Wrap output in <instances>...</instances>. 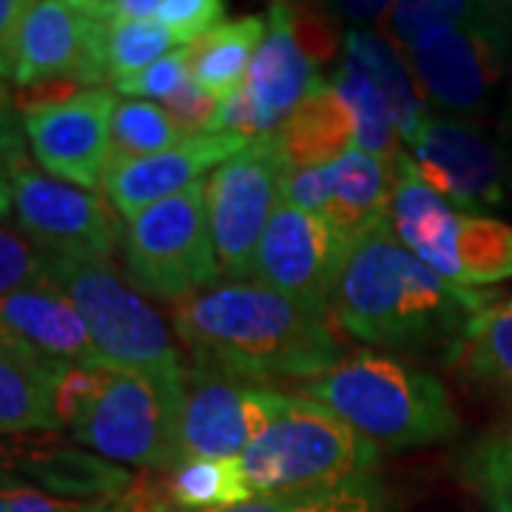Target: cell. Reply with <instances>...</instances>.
<instances>
[{"instance_id":"obj_27","label":"cell","mask_w":512,"mask_h":512,"mask_svg":"<svg viewBox=\"0 0 512 512\" xmlns=\"http://www.w3.org/2000/svg\"><path fill=\"white\" fill-rule=\"evenodd\" d=\"M168 495L177 507L194 512L228 510L251 501L248 481L234 461H200L188 458L168 478Z\"/></svg>"},{"instance_id":"obj_1","label":"cell","mask_w":512,"mask_h":512,"mask_svg":"<svg viewBox=\"0 0 512 512\" xmlns=\"http://www.w3.org/2000/svg\"><path fill=\"white\" fill-rule=\"evenodd\" d=\"M333 313L259 282H222L185 299L174 330L194 367H211L245 382L276 376L316 379L345 356Z\"/></svg>"},{"instance_id":"obj_4","label":"cell","mask_w":512,"mask_h":512,"mask_svg":"<svg viewBox=\"0 0 512 512\" xmlns=\"http://www.w3.org/2000/svg\"><path fill=\"white\" fill-rule=\"evenodd\" d=\"M379 450L325 404L279 393L271 421L237 458L251 495L305 493L370 476Z\"/></svg>"},{"instance_id":"obj_34","label":"cell","mask_w":512,"mask_h":512,"mask_svg":"<svg viewBox=\"0 0 512 512\" xmlns=\"http://www.w3.org/2000/svg\"><path fill=\"white\" fill-rule=\"evenodd\" d=\"M191 80V49L180 46L174 52L160 57L157 63H151L146 72L131 77L128 83H120L117 92L137 100H168L171 94H177L185 83Z\"/></svg>"},{"instance_id":"obj_24","label":"cell","mask_w":512,"mask_h":512,"mask_svg":"<svg viewBox=\"0 0 512 512\" xmlns=\"http://www.w3.org/2000/svg\"><path fill=\"white\" fill-rule=\"evenodd\" d=\"M268 20L259 15L222 20L211 32L188 43L191 80L214 100H228L245 86L256 49L265 37Z\"/></svg>"},{"instance_id":"obj_8","label":"cell","mask_w":512,"mask_h":512,"mask_svg":"<svg viewBox=\"0 0 512 512\" xmlns=\"http://www.w3.org/2000/svg\"><path fill=\"white\" fill-rule=\"evenodd\" d=\"M507 49L510 6L481 3L473 18L416 37L404 55L427 109L447 117H476L493 103L507 69Z\"/></svg>"},{"instance_id":"obj_14","label":"cell","mask_w":512,"mask_h":512,"mask_svg":"<svg viewBox=\"0 0 512 512\" xmlns=\"http://www.w3.org/2000/svg\"><path fill=\"white\" fill-rule=\"evenodd\" d=\"M279 390L245 382L211 367L185 370L180 456L234 461L271 421ZM180 461V464H183Z\"/></svg>"},{"instance_id":"obj_29","label":"cell","mask_w":512,"mask_h":512,"mask_svg":"<svg viewBox=\"0 0 512 512\" xmlns=\"http://www.w3.org/2000/svg\"><path fill=\"white\" fill-rule=\"evenodd\" d=\"M384 495L376 476H359L336 487L305 493L256 495L245 504L217 512H382Z\"/></svg>"},{"instance_id":"obj_18","label":"cell","mask_w":512,"mask_h":512,"mask_svg":"<svg viewBox=\"0 0 512 512\" xmlns=\"http://www.w3.org/2000/svg\"><path fill=\"white\" fill-rule=\"evenodd\" d=\"M248 143L251 137L242 134H197L154 157L109 160L103 174L106 200L123 220L134 222L151 205L180 194L197 180H205V171L228 163Z\"/></svg>"},{"instance_id":"obj_38","label":"cell","mask_w":512,"mask_h":512,"mask_svg":"<svg viewBox=\"0 0 512 512\" xmlns=\"http://www.w3.org/2000/svg\"><path fill=\"white\" fill-rule=\"evenodd\" d=\"M23 114L12 92L6 89V80L0 77V171L12 177V171L26 163V146H23Z\"/></svg>"},{"instance_id":"obj_17","label":"cell","mask_w":512,"mask_h":512,"mask_svg":"<svg viewBox=\"0 0 512 512\" xmlns=\"http://www.w3.org/2000/svg\"><path fill=\"white\" fill-rule=\"evenodd\" d=\"M345 254L348 245L330 231L328 222L282 200L259 239L251 279L271 291L330 308Z\"/></svg>"},{"instance_id":"obj_26","label":"cell","mask_w":512,"mask_h":512,"mask_svg":"<svg viewBox=\"0 0 512 512\" xmlns=\"http://www.w3.org/2000/svg\"><path fill=\"white\" fill-rule=\"evenodd\" d=\"M330 86L339 92L345 106L353 111L356 148L379 157V160L396 163L404 148L402 126H399V114H396L382 86L359 63H353L348 57H342V66H339L336 77L330 80Z\"/></svg>"},{"instance_id":"obj_33","label":"cell","mask_w":512,"mask_h":512,"mask_svg":"<svg viewBox=\"0 0 512 512\" xmlns=\"http://www.w3.org/2000/svg\"><path fill=\"white\" fill-rule=\"evenodd\" d=\"M49 285V256L26 234L0 225V296Z\"/></svg>"},{"instance_id":"obj_10","label":"cell","mask_w":512,"mask_h":512,"mask_svg":"<svg viewBox=\"0 0 512 512\" xmlns=\"http://www.w3.org/2000/svg\"><path fill=\"white\" fill-rule=\"evenodd\" d=\"M291 168L276 146L274 134L254 137L205 185L208 225L217 248L220 271L228 282L254 276V254L268 222L285 200Z\"/></svg>"},{"instance_id":"obj_36","label":"cell","mask_w":512,"mask_h":512,"mask_svg":"<svg viewBox=\"0 0 512 512\" xmlns=\"http://www.w3.org/2000/svg\"><path fill=\"white\" fill-rule=\"evenodd\" d=\"M222 15H225L222 0H160L157 20L168 26L177 46H188L222 23Z\"/></svg>"},{"instance_id":"obj_11","label":"cell","mask_w":512,"mask_h":512,"mask_svg":"<svg viewBox=\"0 0 512 512\" xmlns=\"http://www.w3.org/2000/svg\"><path fill=\"white\" fill-rule=\"evenodd\" d=\"M419 177L456 211L484 217L512 191V157L501 140L467 117L427 114L404 143Z\"/></svg>"},{"instance_id":"obj_2","label":"cell","mask_w":512,"mask_h":512,"mask_svg":"<svg viewBox=\"0 0 512 512\" xmlns=\"http://www.w3.org/2000/svg\"><path fill=\"white\" fill-rule=\"evenodd\" d=\"M493 299V291L461 288L427 268L384 222L348 248L330 313L336 325L367 345L441 348L456 356L470 319Z\"/></svg>"},{"instance_id":"obj_15","label":"cell","mask_w":512,"mask_h":512,"mask_svg":"<svg viewBox=\"0 0 512 512\" xmlns=\"http://www.w3.org/2000/svg\"><path fill=\"white\" fill-rule=\"evenodd\" d=\"M111 89H83L55 103L23 109V128L40 168L69 185H103L111 157Z\"/></svg>"},{"instance_id":"obj_6","label":"cell","mask_w":512,"mask_h":512,"mask_svg":"<svg viewBox=\"0 0 512 512\" xmlns=\"http://www.w3.org/2000/svg\"><path fill=\"white\" fill-rule=\"evenodd\" d=\"M49 285L72 299L103 365L185 382V365L163 316L106 259L49 256Z\"/></svg>"},{"instance_id":"obj_31","label":"cell","mask_w":512,"mask_h":512,"mask_svg":"<svg viewBox=\"0 0 512 512\" xmlns=\"http://www.w3.org/2000/svg\"><path fill=\"white\" fill-rule=\"evenodd\" d=\"M478 9L481 3H467V0H402L390 6L384 20L393 43L407 49L424 32L473 18Z\"/></svg>"},{"instance_id":"obj_37","label":"cell","mask_w":512,"mask_h":512,"mask_svg":"<svg viewBox=\"0 0 512 512\" xmlns=\"http://www.w3.org/2000/svg\"><path fill=\"white\" fill-rule=\"evenodd\" d=\"M163 109L171 114V120L177 123L185 137H197V134H208V128L217 117V109H220V100H214L211 94L202 92L194 80H188L180 92L165 100Z\"/></svg>"},{"instance_id":"obj_40","label":"cell","mask_w":512,"mask_h":512,"mask_svg":"<svg viewBox=\"0 0 512 512\" xmlns=\"http://www.w3.org/2000/svg\"><path fill=\"white\" fill-rule=\"evenodd\" d=\"M293 12V9H291ZM293 32L299 37L305 55L311 57L313 63L319 60H330L333 49H336V32L328 26V20L316 12H293Z\"/></svg>"},{"instance_id":"obj_39","label":"cell","mask_w":512,"mask_h":512,"mask_svg":"<svg viewBox=\"0 0 512 512\" xmlns=\"http://www.w3.org/2000/svg\"><path fill=\"white\" fill-rule=\"evenodd\" d=\"M29 0H0V77L15 80L20 55V32L29 15Z\"/></svg>"},{"instance_id":"obj_13","label":"cell","mask_w":512,"mask_h":512,"mask_svg":"<svg viewBox=\"0 0 512 512\" xmlns=\"http://www.w3.org/2000/svg\"><path fill=\"white\" fill-rule=\"evenodd\" d=\"M109 18L100 0H40L32 3L20 32L15 83H83L100 89L109 80L106 60Z\"/></svg>"},{"instance_id":"obj_9","label":"cell","mask_w":512,"mask_h":512,"mask_svg":"<svg viewBox=\"0 0 512 512\" xmlns=\"http://www.w3.org/2000/svg\"><path fill=\"white\" fill-rule=\"evenodd\" d=\"M205 180L151 205L123 237L131 285L163 302H185L217 282L220 259L211 239Z\"/></svg>"},{"instance_id":"obj_16","label":"cell","mask_w":512,"mask_h":512,"mask_svg":"<svg viewBox=\"0 0 512 512\" xmlns=\"http://www.w3.org/2000/svg\"><path fill=\"white\" fill-rule=\"evenodd\" d=\"M393 185L396 163L353 148L328 165L291 171L285 183V202L328 222L330 231L350 248L390 222Z\"/></svg>"},{"instance_id":"obj_20","label":"cell","mask_w":512,"mask_h":512,"mask_svg":"<svg viewBox=\"0 0 512 512\" xmlns=\"http://www.w3.org/2000/svg\"><path fill=\"white\" fill-rule=\"evenodd\" d=\"M0 336L60 365H103L83 316L52 285L0 296Z\"/></svg>"},{"instance_id":"obj_32","label":"cell","mask_w":512,"mask_h":512,"mask_svg":"<svg viewBox=\"0 0 512 512\" xmlns=\"http://www.w3.org/2000/svg\"><path fill=\"white\" fill-rule=\"evenodd\" d=\"M464 473L476 493L495 495L512 507V424L478 441L467 456Z\"/></svg>"},{"instance_id":"obj_12","label":"cell","mask_w":512,"mask_h":512,"mask_svg":"<svg viewBox=\"0 0 512 512\" xmlns=\"http://www.w3.org/2000/svg\"><path fill=\"white\" fill-rule=\"evenodd\" d=\"M12 202L23 234L55 259H106L120 239L111 202L55 180L29 163L12 171Z\"/></svg>"},{"instance_id":"obj_21","label":"cell","mask_w":512,"mask_h":512,"mask_svg":"<svg viewBox=\"0 0 512 512\" xmlns=\"http://www.w3.org/2000/svg\"><path fill=\"white\" fill-rule=\"evenodd\" d=\"M9 470L32 478L49 495L66 501H83V504L120 501L134 487V476L128 470L80 447H63V444H49V447L15 444Z\"/></svg>"},{"instance_id":"obj_25","label":"cell","mask_w":512,"mask_h":512,"mask_svg":"<svg viewBox=\"0 0 512 512\" xmlns=\"http://www.w3.org/2000/svg\"><path fill=\"white\" fill-rule=\"evenodd\" d=\"M456 359L461 370L512 416V296L470 319Z\"/></svg>"},{"instance_id":"obj_7","label":"cell","mask_w":512,"mask_h":512,"mask_svg":"<svg viewBox=\"0 0 512 512\" xmlns=\"http://www.w3.org/2000/svg\"><path fill=\"white\" fill-rule=\"evenodd\" d=\"M185 382L100 367L92 396L69 424L74 439L111 464L146 470L180 467Z\"/></svg>"},{"instance_id":"obj_3","label":"cell","mask_w":512,"mask_h":512,"mask_svg":"<svg viewBox=\"0 0 512 512\" xmlns=\"http://www.w3.org/2000/svg\"><path fill=\"white\" fill-rule=\"evenodd\" d=\"M302 396L325 404L387 453L453 439L461 427L453 399L436 376L382 353L342 359L302 384Z\"/></svg>"},{"instance_id":"obj_22","label":"cell","mask_w":512,"mask_h":512,"mask_svg":"<svg viewBox=\"0 0 512 512\" xmlns=\"http://www.w3.org/2000/svg\"><path fill=\"white\" fill-rule=\"evenodd\" d=\"M66 367L0 336V436L57 430V384Z\"/></svg>"},{"instance_id":"obj_28","label":"cell","mask_w":512,"mask_h":512,"mask_svg":"<svg viewBox=\"0 0 512 512\" xmlns=\"http://www.w3.org/2000/svg\"><path fill=\"white\" fill-rule=\"evenodd\" d=\"M188 140L171 114L151 103L126 97L114 106L111 117V157L109 160H140L177 148Z\"/></svg>"},{"instance_id":"obj_43","label":"cell","mask_w":512,"mask_h":512,"mask_svg":"<svg viewBox=\"0 0 512 512\" xmlns=\"http://www.w3.org/2000/svg\"><path fill=\"white\" fill-rule=\"evenodd\" d=\"M12 456H15V444H3V441H0V467H6V470H9Z\"/></svg>"},{"instance_id":"obj_5","label":"cell","mask_w":512,"mask_h":512,"mask_svg":"<svg viewBox=\"0 0 512 512\" xmlns=\"http://www.w3.org/2000/svg\"><path fill=\"white\" fill-rule=\"evenodd\" d=\"M390 225L410 254L453 285L484 288L512 279V225L447 205L404 151L396 160Z\"/></svg>"},{"instance_id":"obj_23","label":"cell","mask_w":512,"mask_h":512,"mask_svg":"<svg viewBox=\"0 0 512 512\" xmlns=\"http://www.w3.org/2000/svg\"><path fill=\"white\" fill-rule=\"evenodd\" d=\"M274 137L288 168L308 171L356 148V120L330 80H319Z\"/></svg>"},{"instance_id":"obj_19","label":"cell","mask_w":512,"mask_h":512,"mask_svg":"<svg viewBox=\"0 0 512 512\" xmlns=\"http://www.w3.org/2000/svg\"><path fill=\"white\" fill-rule=\"evenodd\" d=\"M268 29L256 49L242 92L256 117V134H276L296 106L319 83L316 63L305 55L293 32L291 6L276 3L268 9Z\"/></svg>"},{"instance_id":"obj_42","label":"cell","mask_w":512,"mask_h":512,"mask_svg":"<svg viewBox=\"0 0 512 512\" xmlns=\"http://www.w3.org/2000/svg\"><path fill=\"white\" fill-rule=\"evenodd\" d=\"M478 498H481V507H478V512H512L510 504H504V501H501V498H495V495L478 493Z\"/></svg>"},{"instance_id":"obj_30","label":"cell","mask_w":512,"mask_h":512,"mask_svg":"<svg viewBox=\"0 0 512 512\" xmlns=\"http://www.w3.org/2000/svg\"><path fill=\"white\" fill-rule=\"evenodd\" d=\"M177 46L174 35L160 20H111L106 35V60H109V80L114 89L128 83L131 77L146 72L151 63L168 55Z\"/></svg>"},{"instance_id":"obj_41","label":"cell","mask_w":512,"mask_h":512,"mask_svg":"<svg viewBox=\"0 0 512 512\" xmlns=\"http://www.w3.org/2000/svg\"><path fill=\"white\" fill-rule=\"evenodd\" d=\"M12 208H15V202H12V177L0 171V220H3Z\"/></svg>"},{"instance_id":"obj_35","label":"cell","mask_w":512,"mask_h":512,"mask_svg":"<svg viewBox=\"0 0 512 512\" xmlns=\"http://www.w3.org/2000/svg\"><path fill=\"white\" fill-rule=\"evenodd\" d=\"M134 510V490L120 501H66L57 495L35 490L29 484H3L0 487V512H131Z\"/></svg>"}]
</instances>
